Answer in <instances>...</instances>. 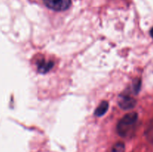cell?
Wrapping results in <instances>:
<instances>
[{
  "instance_id": "52a82bcc",
  "label": "cell",
  "mask_w": 153,
  "mask_h": 152,
  "mask_svg": "<svg viewBox=\"0 0 153 152\" xmlns=\"http://www.w3.org/2000/svg\"><path fill=\"white\" fill-rule=\"evenodd\" d=\"M150 34H151V36H152V37H153V28H152V29H151V31H150Z\"/></svg>"
},
{
  "instance_id": "6da1fadb",
  "label": "cell",
  "mask_w": 153,
  "mask_h": 152,
  "mask_svg": "<svg viewBox=\"0 0 153 152\" xmlns=\"http://www.w3.org/2000/svg\"><path fill=\"white\" fill-rule=\"evenodd\" d=\"M137 121V114L130 113L123 117L117 125V132L121 137H127L134 128Z\"/></svg>"
},
{
  "instance_id": "7a4b0ae2",
  "label": "cell",
  "mask_w": 153,
  "mask_h": 152,
  "mask_svg": "<svg viewBox=\"0 0 153 152\" xmlns=\"http://www.w3.org/2000/svg\"><path fill=\"white\" fill-rule=\"evenodd\" d=\"M46 7L52 10L61 11L68 8L71 4V0H43Z\"/></svg>"
},
{
  "instance_id": "3957f363",
  "label": "cell",
  "mask_w": 153,
  "mask_h": 152,
  "mask_svg": "<svg viewBox=\"0 0 153 152\" xmlns=\"http://www.w3.org/2000/svg\"><path fill=\"white\" fill-rule=\"evenodd\" d=\"M118 103H119V105L121 108L124 109V110H129V109L133 108L134 107L136 101L131 96L123 95L120 96Z\"/></svg>"
},
{
  "instance_id": "5b68a950",
  "label": "cell",
  "mask_w": 153,
  "mask_h": 152,
  "mask_svg": "<svg viewBox=\"0 0 153 152\" xmlns=\"http://www.w3.org/2000/svg\"><path fill=\"white\" fill-rule=\"evenodd\" d=\"M108 109V103L107 101H104L99 105L97 110H95V115L97 116H102L107 112Z\"/></svg>"
},
{
  "instance_id": "8992f818",
  "label": "cell",
  "mask_w": 153,
  "mask_h": 152,
  "mask_svg": "<svg viewBox=\"0 0 153 152\" xmlns=\"http://www.w3.org/2000/svg\"><path fill=\"white\" fill-rule=\"evenodd\" d=\"M111 152H125V145L123 143L118 142L112 148Z\"/></svg>"
},
{
  "instance_id": "277c9868",
  "label": "cell",
  "mask_w": 153,
  "mask_h": 152,
  "mask_svg": "<svg viewBox=\"0 0 153 152\" xmlns=\"http://www.w3.org/2000/svg\"><path fill=\"white\" fill-rule=\"evenodd\" d=\"M52 66H53V63L50 62V61H49V62L44 61H40L38 64V70L40 72L46 73L51 69Z\"/></svg>"
}]
</instances>
